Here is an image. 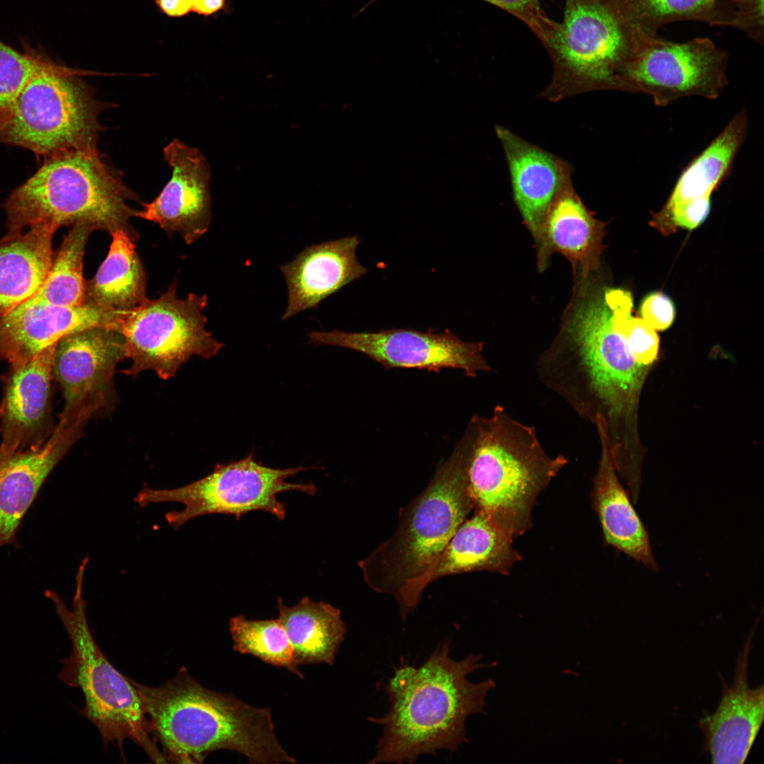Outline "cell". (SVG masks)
Listing matches in <instances>:
<instances>
[{
  "label": "cell",
  "instance_id": "13",
  "mask_svg": "<svg viewBox=\"0 0 764 764\" xmlns=\"http://www.w3.org/2000/svg\"><path fill=\"white\" fill-rule=\"evenodd\" d=\"M125 358L124 338L112 328L93 326L62 337L53 359L54 379L64 400L60 415H94L112 407L115 369Z\"/></svg>",
  "mask_w": 764,
  "mask_h": 764
},
{
  "label": "cell",
  "instance_id": "32",
  "mask_svg": "<svg viewBox=\"0 0 764 764\" xmlns=\"http://www.w3.org/2000/svg\"><path fill=\"white\" fill-rule=\"evenodd\" d=\"M20 52L0 40V129L9 122L16 100L30 78L40 68L45 52L24 40Z\"/></svg>",
  "mask_w": 764,
  "mask_h": 764
},
{
  "label": "cell",
  "instance_id": "1",
  "mask_svg": "<svg viewBox=\"0 0 764 764\" xmlns=\"http://www.w3.org/2000/svg\"><path fill=\"white\" fill-rule=\"evenodd\" d=\"M480 654L461 660L450 656V641L439 642L419 667L403 664L385 685L388 711L368 720L382 727L376 754L369 762L413 763L424 754L458 751L467 741L465 722L484 711L493 680L473 683L468 677L480 668Z\"/></svg>",
  "mask_w": 764,
  "mask_h": 764
},
{
  "label": "cell",
  "instance_id": "15",
  "mask_svg": "<svg viewBox=\"0 0 764 764\" xmlns=\"http://www.w3.org/2000/svg\"><path fill=\"white\" fill-rule=\"evenodd\" d=\"M172 176L161 193L137 211L169 234L178 233L186 244L205 234L212 220L210 168L196 148L174 139L163 149Z\"/></svg>",
  "mask_w": 764,
  "mask_h": 764
},
{
  "label": "cell",
  "instance_id": "26",
  "mask_svg": "<svg viewBox=\"0 0 764 764\" xmlns=\"http://www.w3.org/2000/svg\"><path fill=\"white\" fill-rule=\"evenodd\" d=\"M748 118L737 112L722 131L681 172L661 209L652 221L666 216L675 209L691 203L711 201V195L729 175L748 132Z\"/></svg>",
  "mask_w": 764,
  "mask_h": 764
},
{
  "label": "cell",
  "instance_id": "18",
  "mask_svg": "<svg viewBox=\"0 0 764 764\" xmlns=\"http://www.w3.org/2000/svg\"><path fill=\"white\" fill-rule=\"evenodd\" d=\"M121 312L87 303L76 306L23 303L0 318V361L25 362L64 336L87 328L117 330Z\"/></svg>",
  "mask_w": 764,
  "mask_h": 764
},
{
  "label": "cell",
  "instance_id": "2",
  "mask_svg": "<svg viewBox=\"0 0 764 764\" xmlns=\"http://www.w3.org/2000/svg\"><path fill=\"white\" fill-rule=\"evenodd\" d=\"M130 681L168 762L200 763L219 749L240 753L250 763L296 761L277 740L270 709L209 690L184 666L158 687Z\"/></svg>",
  "mask_w": 764,
  "mask_h": 764
},
{
  "label": "cell",
  "instance_id": "35",
  "mask_svg": "<svg viewBox=\"0 0 764 764\" xmlns=\"http://www.w3.org/2000/svg\"><path fill=\"white\" fill-rule=\"evenodd\" d=\"M160 9L168 16L180 17L192 11V0H156Z\"/></svg>",
  "mask_w": 764,
  "mask_h": 764
},
{
  "label": "cell",
  "instance_id": "7",
  "mask_svg": "<svg viewBox=\"0 0 764 764\" xmlns=\"http://www.w3.org/2000/svg\"><path fill=\"white\" fill-rule=\"evenodd\" d=\"M88 558L79 566L71 609L57 592L47 590L45 596L54 605L56 613L71 642L69 657L60 660L59 678L66 685L79 688L85 705L81 714L98 729L103 743H116L124 758L123 742L131 739L152 761L168 762L152 734L149 720L136 688L129 678L119 672L107 659L95 641L86 617L83 596V577Z\"/></svg>",
  "mask_w": 764,
  "mask_h": 764
},
{
  "label": "cell",
  "instance_id": "17",
  "mask_svg": "<svg viewBox=\"0 0 764 764\" xmlns=\"http://www.w3.org/2000/svg\"><path fill=\"white\" fill-rule=\"evenodd\" d=\"M753 632L754 630L738 656L731 686H727L720 676L722 694L719 705L698 725L705 736V750L713 763H743L763 724V685L751 688L747 677Z\"/></svg>",
  "mask_w": 764,
  "mask_h": 764
},
{
  "label": "cell",
  "instance_id": "22",
  "mask_svg": "<svg viewBox=\"0 0 764 764\" xmlns=\"http://www.w3.org/2000/svg\"><path fill=\"white\" fill-rule=\"evenodd\" d=\"M593 424L598 433L601 451L593 480L591 498L605 542L646 567L656 570L658 565L648 531L618 479L605 423L596 417Z\"/></svg>",
  "mask_w": 764,
  "mask_h": 764
},
{
  "label": "cell",
  "instance_id": "34",
  "mask_svg": "<svg viewBox=\"0 0 764 764\" xmlns=\"http://www.w3.org/2000/svg\"><path fill=\"white\" fill-rule=\"evenodd\" d=\"M642 318L656 330H665L675 318V306L672 300L662 292H652L646 296L640 304Z\"/></svg>",
  "mask_w": 764,
  "mask_h": 764
},
{
  "label": "cell",
  "instance_id": "25",
  "mask_svg": "<svg viewBox=\"0 0 764 764\" xmlns=\"http://www.w3.org/2000/svg\"><path fill=\"white\" fill-rule=\"evenodd\" d=\"M28 228L0 241V318L35 295L52 263L58 228L46 224Z\"/></svg>",
  "mask_w": 764,
  "mask_h": 764
},
{
  "label": "cell",
  "instance_id": "8",
  "mask_svg": "<svg viewBox=\"0 0 764 764\" xmlns=\"http://www.w3.org/2000/svg\"><path fill=\"white\" fill-rule=\"evenodd\" d=\"M45 53L39 70L21 92L11 117L0 129V144L29 149L45 158L96 147L102 103L79 76Z\"/></svg>",
  "mask_w": 764,
  "mask_h": 764
},
{
  "label": "cell",
  "instance_id": "14",
  "mask_svg": "<svg viewBox=\"0 0 764 764\" xmlns=\"http://www.w3.org/2000/svg\"><path fill=\"white\" fill-rule=\"evenodd\" d=\"M57 343L25 362L10 365L2 378L0 461L40 448L55 427L52 381Z\"/></svg>",
  "mask_w": 764,
  "mask_h": 764
},
{
  "label": "cell",
  "instance_id": "9",
  "mask_svg": "<svg viewBox=\"0 0 764 764\" xmlns=\"http://www.w3.org/2000/svg\"><path fill=\"white\" fill-rule=\"evenodd\" d=\"M172 283L159 298H147L136 307L122 311L117 330L122 334L127 358L132 364L123 372L137 376L152 371L162 379L173 377L193 356L209 359L224 344L207 330L206 294L191 293L185 299Z\"/></svg>",
  "mask_w": 764,
  "mask_h": 764
},
{
  "label": "cell",
  "instance_id": "28",
  "mask_svg": "<svg viewBox=\"0 0 764 764\" xmlns=\"http://www.w3.org/2000/svg\"><path fill=\"white\" fill-rule=\"evenodd\" d=\"M110 235L112 242L105 259L85 283L84 303L125 311L146 299V278L132 238L123 230Z\"/></svg>",
  "mask_w": 764,
  "mask_h": 764
},
{
  "label": "cell",
  "instance_id": "16",
  "mask_svg": "<svg viewBox=\"0 0 764 764\" xmlns=\"http://www.w3.org/2000/svg\"><path fill=\"white\" fill-rule=\"evenodd\" d=\"M87 422L59 417L38 448L16 453L0 461V548L18 547L17 533L49 475L79 439Z\"/></svg>",
  "mask_w": 764,
  "mask_h": 764
},
{
  "label": "cell",
  "instance_id": "36",
  "mask_svg": "<svg viewBox=\"0 0 764 764\" xmlns=\"http://www.w3.org/2000/svg\"><path fill=\"white\" fill-rule=\"evenodd\" d=\"M226 0H192V11L209 16L226 10Z\"/></svg>",
  "mask_w": 764,
  "mask_h": 764
},
{
  "label": "cell",
  "instance_id": "30",
  "mask_svg": "<svg viewBox=\"0 0 764 764\" xmlns=\"http://www.w3.org/2000/svg\"><path fill=\"white\" fill-rule=\"evenodd\" d=\"M229 630L236 652L253 655L265 663L284 668L303 678L294 661L285 630L278 618L248 620L243 615H238L230 619Z\"/></svg>",
  "mask_w": 764,
  "mask_h": 764
},
{
  "label": "cell",
  "instance_id": "23",
  "mask_svg": "<svg viewBox=\"0 0 764 764\" xmlns=\"http://www.w3.org/2000/svg\"><path fill=\"white\" fill-rule=\"evenodd\" d=\"M632 21L649 35L682 21L731 27L763 44V0H622Z\"/></svg>",
  "mask_w": 764,
  "mask_h": 764
},
{
  "label": "cell",
  "instance_id": "21",
  "mask_svg": "<svg viewBox=\"0 0 764 764\" xmlns=\"http://www.w3.org/2000/svg\"><path fill=\"white\" fill-rule=\"evenodd\" d=\"M495 132L507 161L516 204L526 224L543 245L548 210L572 167L504 127L497 125Z\"/></svg>",
  "mask_w": 764,
  "mask_h": 764
},
{
  "label": "cell",
  "instance_id": "10",
  "mask_svg": "<svg viewBox=\"0 0 764 764\" xmlns=\"http://www.w3.org/2000/svg\"><path fill=\"white\" fill-rule=\"evenodd\" d=\"M308 469L305 467L272 468L257 463L253 453L245 458L225 464H216L207 476L187 485L173 489L144 488L135 497L140 507L161 502H178L182 511L165 515L175 529L197 516L221 514L239 519L253 511H263L282 521L286 516L284 503L277 495L298 491L313 496L317 487L313 483H292L289 478Z\"/></svg>",
  "mask_w": 764,
  "mask_h": 764
},
{
  "label": "cell",
  "instance_id": "20",
  "mask_svg": "<svg viewBox=\"0 0 764 764\" xmlns=\"http://www.w3.org/2000/svg\"><path fill=\"white\" fill-rule=\"evenodd\" d=\"M514 538L487 513L476 509L474 515L459 526L414 587L409 601L410 610L417 606L428 584L445 575L478 571L509 573L521 559L513 547Z\"/></svg>",
  "mask_w": 764,
  "mask_h": 764
},
{
  "label": "cell",
  "instance_id": "31",
  "mask_svg": "<svg viewBox=\"0 0 764 764\" xmlns=\"http://www.w3.org/2000/svg\"><path fill=\"white\" fill-rule=\"evenodd\" d=\"M603 295L612 311L613 327L624 337L635 361L647 368L656 361L659 353L656 330L644 319L631 316L633 299L629 291L608 289Z\"/></svg>",
  "mask_w": 764,
  "mask_h": 764
},
{
  "label": "cell",
  "instance_id": "5",
  "mask_svg": "<svg viewBox=\"0 0 764 764\" xmlns=\"http://www.w3.org/2000/svg\"><path fill=\"white\" fill-rule=\"evenodd\" d=\"M135 199L97 147L61 152L45 158L4 202L5 236L40 224L59 228L86 222L110 234L123 230L135 241L129 221L137 211L128 204Z\"/></svg>",
  "mask_w": 764,
  "mask_h": 764
},
{
  "label": "cell",
  "instance_id": "29",
  "mask_svg": "<svg viewBox=\"0 0 764 764\" xmlns=\"http://www.w3.org/2000/svg\"><path fill=\"white\" fill-rule=\"evenodd\" d=\"M54 255L49 272L38 291L24 303L76 306L84 303L83 263L89 235L96 228L86 222L72 225Z\"/></svg>",
  "mask_w": 764,
  "mask_h": 764
},
{
  "label": "cell",
  "instance_id": "4",
  "mask_svg": "<svg viewBox=\"0 0 764 764\" xmlns=\"http://www.w3.org/2000/svg\"><path fill=\"white\" fill-rule=\"evenodd\" d=\"M467 463L464 435L427 487L401 509L398 528L390 538L359 562L368 586L393 595L403 619L410 613L414 587L475 508Z\"/></svg>",
  "mask_w": 764,
  "mask_h": 764
},
{
  "label": "cell",
  "instance_id": "12",
  "mask_svg": "<svg viewBox=\"0 0 764 764\" xmlns=\"http://www.w3.org/2000/svg\"><path fill=\"white\" fill-rule=\"evenodd\" d=\"M308 344L331 345L360 352L387 369L439 371L456 369L469 377L492 370L483 355V342H469L448 330L436 332L412 329L378 332L312 331Z\"/></svg>",
  "mask_w": 764,
  "mask_h": 764
},
{
  "label": "cell",
  "instance_id": "27",
  "mask_svg": "<svg viewBox=\"0 0 764 764\" xmlns=\"http://www.w3.org/2000/svg\"><path fill=\"white\" fill-rule=\"evenodd\" d=\"M277 602L278 619L292 647L296 664L332 666L347 632L340 609L308 596L293 606H286L280 598Z\"/></svg>",
  "mask_w": 764,
  "mask_h": 764
},
{
  "label": "cell",
  "instance_id": "19",
  "mask_svg": "<svg viewBox=\"0 0 764 764\" xmlns=\"http://www.w3.org/2000/svg\"><path fill=\"white\" fill-rule=\"evenodd\" d=\"M359 244L357 235L314 244L281 265L288 291L282 320L316 308L325 299L366 274L368 269L356 256Z\"/></svg>",
  "mask_w": 764,
  "mask_h": 764
},
{
  "label": "cell",
  "instance_id": "33",
  "mask_svg": "<svg viewBox=\"0 0 764 764\" xmlns=\"http://www.w3.org/2000/svg\"><path fill=\"white\" fill-rule=\"evenodd\" d=\"M516 17L535 33L542 34L550 18L540 6V0H482Z\"/></svg>",
  "mask_w": 764,
  "mask_h": 764
},
{
  "label": "cell",
  "instance_id": "6",
  "mask_svg": "<svg viewBox=\"0 0 764 764\" xmlns=\"http://www.w3.org/2000/svg\"><path fill=\"white\" fill-rule=\"evenodd\" d=\"M646 35L622 0H565L563 20H550L538 38L553 66L540 96L558 100L594 91L618 90L625 64Z\"/></svg>",
  "mask_w": 764,
  "mask_h": 764
},
{
  "label": "cell",
  "instance_id": "24",
  "mask_svg": "<svg viewBox=\"0 0 764 764\" xmlns=\"http://www.w3.org/2000/svg\"><path fill=\"white\" fill-rule=\"evenodd\" d=\"M604 225L595 219L576 192L572 169L568 170L545 219L543 257L554 249L580 268L586 277L599 265Z\"/></svg>",
  "mask_w": 764,
  "mask_h": 764
},
{
  "label": "cell",
  "instance_id": "3",
  "mask_svg": "<svg viewBox=\"0 0 764 764\" xmlns=\"http://www.w3.org/2000/svg\"><path fill=\"white\" fill-rule=\"evenodd\" d=\"M468 439L467 480L475 508L485 511L514 538L532 526L538 497L568 463L551 456L533 426L497 405L491 415L473 416Z\"/></svg>",
  "mask_w": 764,
  "mask_h": 764
},
{
  "label": "cell",
  "instance_id": "11",
  "mask_svg": "<svg viewBox=\"0 0 764 764\" xmlns=\"http://www.w3.org/2000/svg\"><path fill=\"white\" fill-rule=\"evenodd\" d=\"M728 55L707 37L673 42L647 35L622 69L618 91L644 93L659 107L690 96L719 97Z\"/></svg>",
  "mask_w": 764,
  "mask_h": 764
}]
</instances>
